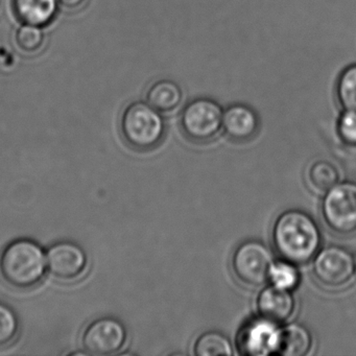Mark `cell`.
Masks as SVG:
<instances>
[{"label":"cell","mask_w":356,"mask_h":356,"mask_svg":"<svg viewBox=\"0 0 356 356\" xmlns=\"http://www.w3.org/2000/svg\"><path fill=\"white\" fill-rule=\"evenodd\" d=\"M272 241L278 255L293 264H304L316 255L322 233L316 220L299 209L286 210L275 220Z\"/></svg>","instance_id":"1"},{"label":"cell","mask_w":356,"mask_h":356,"mask_svg":"<svg viewBox=\"0 0 356 356\" xmlns=\"http://www.w3.org/2000/svg\"><path fill=\"white\" fill-rule=\"evenodd\" d=\"M47 268L44 251L30 239L12 241L0 253V277L14 289H34L44 278Z\"/></svg>","instance_id":"2"},{"label":"cell","mask_w":356,"mask_h":356,"mask_svg":"<svg viewBox=\"0 0 356 356\" xmlns=\"http://www.w3.org/2000/svg\"><path fill=\"white\" fill-rule=\"evenodd\" d=\"M120 129L124 143L138 152L156 149L166 132L161 112L147 102H134L127 106L120 116Z\"/></svg>","instance_id":"3"},{"label":"cell","mask_w":356,"mask_h":356,"mask_svg":"<svg viewBox=\"0 0 356 356\" xmlns=\"http://www.w3.org/2000/svg\"><path fill=\"white\" fill-rule=\"evenodd\" d=\"M321 212L331 232L343 237L356 234V182L343 181L328 189Z\"/></svg>","instance_id":"4"},{"label":"cell","mask_w":356,"mask_h":356,"mask_svg":"<svg viewBox=\"0 0 356 356\" xmlns=\"http://www.w3.org/2000/svg\"><path fill=\"white\" fill-rule=\"evenodd\" d=\"M224 110L220 104L208 97L189 102L180 116L183 134L197 143L213 140L222 129Z\"/></svg>","instance_id":"5"},{"label":"cell","mask_w":356,"mask_h":356,"mask_svg":"<svg viewBox=\"0 0 356 356\" xmlns=\"http://www.w3.org/2000/svg\"><path fill=\"white\" fill-rule=\"evenodd\" d=\"M274 262L272 251L262 241L249 239L233 252L231 268L233 274L247 286L258 287L268 281Z\"/></svg>","instance_id":"6"},{"label":"cell","mask_w":356,"mask_h":356,"mask_svg":"<svg viewBox=\"0 0 356 356\" xmlns=\"http://www.w3.org/2000/svg\"><path fill=\"white\" fill-rule=\"evenodd\" d=\"M356 273L355 257L351 252L339 245L320 249L314 256L312 274L316 282L329 289L347 286Z\"/></svg>","instance_id":"7"},{"label":"cell","mask_w":356,"mask_h":356,"mask_svg":"<svg viewBox=\"0 0 356 356\" xmlns=\"http://www.w3.org/2000/svg\"><path fill=\"white\" fill-rule=\"evenodd\" d=\"M127 337L124 325L116 318L106 316L93 321L86 327L83 332V348L91 355H113L124 347Z\"/></svg>","instance_id":"8"},{"label":"cell","mask_w":356,"mask_h":356,"mask_svg":"<svg viewBox=\"0 0 356 356\" xmlns=\"http://www.w3.org/2000/svg\"><path fill=\"white\" fill-rule=\"evenodd\" d=\"M280 328L278 324L260 316L245 323L237 335L239 353L264 356L277 353Z\"/></svg>","instance_id":"9"},{"label":"cell","mask_w":356,"mask_h":356,"mask_svg":"<svg viewBox=\"0 0 356 356\" xmlns=\"http://www.w3.org/2000/svg\"><path fill=\"white\" fill-rule=\"evenodd\" d=\"M47 258L49 273L62 281L81 278L88 264L84 250L70 241H61L49 248Z\"/></svg>","instance_id":"10"},{"label":"cell","mask_w":356,"mask_h":356,"mask_svg":"<svg viewBox=\"0 0 356 356\" xmlns=\"http://www.w3.org/2000/svg\"><path fill=\"white\" fill-rule=\"evenodd\" d=\"M259 129V115L250 106L233 104L225 110L222 130L231 140L247 143L258 134Z\"/></svg>","instance_id":"11"},{"label":"cell","mask_w":356,"mask_h":356,"mask_svg":"<svg viewBox=\"0 0 356 356\" xmlns=\"http://www.w3.org/2000/svg\"><path fill=\"white\" fill-rule=\"evenodd\" d=\"M260 316L276 324L289 322L296 310V299L291 291L270 285L260 291L257 298Z\"/></svg>","instance_id":"12"},{"label":"cell","mask_w":356,"mask_h":356,"mask_svg":"<svg viewBox=\"0 0 356 356\" xmlns=\"http://www.w3.org/2000/svg\"><path fill=\"white\" fill-rule=\"evenodd\" d=\"M14 14L22 24L49 26L59 13L58 0H12Z\"/></svg>","instance_id":"13"},{"label":"cell","mask_w":356,"mask_h":356,"mask_svg":"<svg viewBox=\"0 0 356 356\" xmlns=\"http://www.w3.org/2000/svg\"><path fill=\"white\" fill-rule=\"evenodd\" d=\"M310 331L299 323H289L280 328L277 353L283 356H304L312 347Z\"/></svg>","instance_id":"14"},{"label":"cell","mask_w":356,"mask_h":356,"mask_svg":"<svg viewBox=\"0 0 356 356\" xmlns=\"http://www.w3.org/2000/svg\"><path fill=\"white\" fill-rule=\"evenodd\" d=\"M183 101V91L172 80H158L154 82L145 93V102L161 113H170L176 110Z\"/></svg>","instance_id":"15"},{"label":"cell","mask_w":356,"mask_h":356,"mask_svg":"<svg viewBox=\"0 0 356 356\" xmlns=\"http://www.w3.org/2000/svg\"><path fill=\"white\" fill-rule=\"evenodd\" d=\"M193 354L197 356H231L233 354L232 343L222 332L206 331L195 341Z\"/></svg>","instance_id":"16"},{"label":"cell","mask_w":356,"mask_h":356,"mask_svg":"<svg viewBox=\"0 0 356 356\" xmlns=\"http://www.w3.org/2000/svg\"><path fill=\"white\" fill-rule=\"evenodd\" d=\"M334 95L343 111H356V63L347 66L339 74Z\"/></svg>","instance_id":"17"},{"label":"cell","mask_w":356,"mask_h":356,"mask_svg":"<svg viewBox=\"0 0 356 356\" xmlns=\"http://www.w3.org/2000/svg\"><path fill=\"white\" fill-rule=\"evenodd\" d=\"M339 170L334 164L326 160H318L308 168L307 178L310 186L318 191L326 193L339 182Z\"/></svg>","instance_id":"18"},{"label":"cell","mask_w":356,"mask_h":356,"mask_svg":"<svg viewBox=\"0 0 356 356\" xmlns=\"http://www.w3.org/2000/svg\"><path fill=\"white\" fill-rule=\"evenodd\" d=\"M42 26L33 24H22L16 30L15 44L17 49L24 54L35 55L44 47L45 33Z\"/></svg>","instance_id":"19"},{"label":"cell","mask_w":356,"mask_h":356,"mask_svg":"<svg viewBox=\"0 0 356 356\" xmlns=\"http://www.w3.org/2000/svg\"><path fill=\"white\" fill-rule=\"evenodd\" d=\"M268 281H270V285L293 291L300 283L299 270L295 264L286 260L273 262Z\"/></svg>","instance_id":"20"},{"label":"cell","mask_w":356,"mask_h":356,"mask_svg":"<svg viewBox=\"0 0 356 356\" xmlns=\"http://www.w3.org/2000/svg\"><path fill=\"white\" fill-rule=\"evenodd\" d=\"M19 332V321L14 310L0 303V348L13 343Z\"/></svg>","instance_id":"21"},{"label":"cell","mask_w":356,"mask_h":356,"mask_svg":"<svg viewBox=\"0 0 356 356\" xmlns=\"http://www.w3.org/2000/svg\"><path fill=\"white\" fill-rule=\"evenodd\" d=\"M337 129L343 143L356 147V111L343 110L337 120Z\"/></svg>","instance_id":"22"},{"label":"cell","mask_w":356,"mask_h":356,"mask_svg":"<svg viewBox=\"0 0 356 356\" xmlns=\"http://www.w3.org/2000/svg\"><path fill=\"white\" fill-rule=\"evenodd\" d=\"M60 7L67 11H78L86 3V0H58Z\"/></svg>","instance_id":"23"},{"label":"cell","mask_w":356,"mask_h":356,"mask_svg":"<svg viewBox=\"0 0 356 356\" xmlns=\"http://www.w3.org/2000/svg\"><path fill=\"white\" fill-rule=\"evenodd\" d=\"M355 261H356V257H355Z\"/></svg>","instance_id":"24"}]
</instances>
